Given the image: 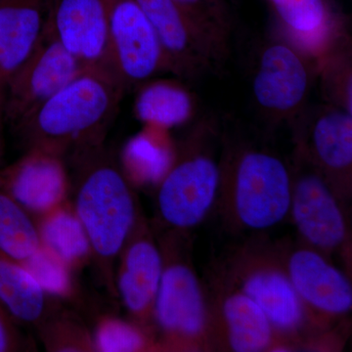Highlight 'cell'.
<instances>
[{
  "label": "cell",
  "instance_id": "obj_1",
  "mask_svg": "<svg viewBox=\"0 0 352 352\" xmlns=\"http://www.w3.org/2000/svg\"><path fill=\"white\" fill-rule=\"evenodd\" d=\"M74 210L102 283L116 296L115 265L139 219L126 173L103 144L68 157Z\"/></svg>",
  "mask_w": 352,
  "mask_h": 352
},
{
  "label": "cell",
  "instance_id": "obj_2",
  "mask_svg": "<svg viewBox=\"0 0 352 352\" xmlns=\"http://www.w3.org/2000/svg\"><path fill=\"white\" fill-rule=\"evenodd\" d=\"M124 89L115 76L85 69L15 126L25 151L46 153L65 162L103 144Z\"/></svg>",
  "mask_w": 352,
  "mask_h": 352
},
{
  "label": "cell",
  "instance_id": "obj_3",
  "mask_svg": "<svg viewBox=\"0 0 352 352\" xmlns=\"http://www.w3.org/2000/svg\"><path fill=\"white\" fill-rule=\"evenodd\" d=\"M292 180L288 168L267 150L251 148L234 166L233 204L240 223L252 230L277 226L288 214Z\"/></svg>",
  "mask_w": 352,
  "mask_h": 352
},
{
  "label": "cell",
  "instance_id": "obj_4",
  "mask_svg": "<svg viewBox=\"0 0 352 352\" xmlns=\"http://www.w3.org/2000/svg\"><path fill=\"white\" fill-rule=\"evenodd\" d=\"M83 71L56 38L48 19L36 48L3 88L2 113L17 126Z\"/></svg>",
  "mask_w": 352,
  "mask_h": 352
},
{
  "label": "cell",
  "instance_id": "obj_5",
  "mask_svg": "<svg viewBox=\"0 0 352 352\" xmlns=\"http://www.w3.org/2000/svg\"><path fill=\"white\" fill-rule=\"evenodd\" d=\"M221 171L214 157L188 152L173 164L160 182L157 208L160 219L173 230L198 226L214 205Z\"/></svg>",
  "mask_w": 352,
  "mask_h": 352
},
{
  "label": "cell",
  "instance_id": "obj_6",
  "mask_svg": "<svg viewBox=\"0 0 352 352\" xmlns=\"http://www.w3.org/2000/svg\"><path fill=\"white\" fill-rule=\"evenodd\" d=\"M161 251L164 267L153 320L168 344L194 342L208 327L207 307L200 282L188 264L173 258L164 247Z\"/></svg>",
  "mask_w": 352,
  "mask_h": 352
},
{
  "label": "cell",
  "instance_id": "obj_7",
  "mask_svg": "<svg viewBox=\"0 0 352 352\" xmlns=\"http://www.w3.org/2000/svg\"><path fill=\"white\" fill-rule=\"evenodd\" d=\"M107 6L113 69L124 87L166 71L156 32L136 0H107Z\"/></svg>",
  "mask_w": 352,
  "mask_h": 352
},
{
  "label": "cell",
  "instance_id": "obj_8",
  "mask_svg": "<svg viewBox=\"0 0 352 352\" xmlns=\"http://www.w3.org/2000/svg\"><path fill=\"white\" fill-rule=\"evenodd\" d=\"M310 82L308 58L287 39H275L259 53L252 76V94L263 112L283 119L302 110Z\"/></svg>",
  "mask_w": 352,
  "mask_h": 352
},
{
  "label": "cell",
  "instance_id": "obj_9",
  "mask_svg": "<svg viewBox=\"0 0 352 352\" xmlns=\"http://www.w3.org/2000/svg\"><path fill=\"white\" fill-rule=\"evenodd\" d=\"M163 50L166 71L194 80L221 67V60L200 30L173 0H136Z\"/></svg>",
  "mask_w": 352,
  "mask_h": 352
},
{
  "label": "cell",
  "instance_id": "obj_10",
  "mask_svg": "<svg viewBox=\"0 0 352 352\" xmlns=\"http://www.w3.org/2000/svg\"><path fill=\"white\" fill-rule=\"evenodd\" d=\"M50 24L83 69L119 80L111 54L107 0H53Z\"/></svg>",
  "mask_w": 352,
  "mask_h": 352
},
{
  "label": "cell",
  "instance_id": "obj_11",
  "mask_svg": "<svg viewBox=\"0 0 352 352\" xmlns=\"http://www.w3.org/2000/svg\"><path fill=\"white\" fill-rule=\"evenodd\" d=\"M118 261L116 294L133 324L143 329L153 321L164 259L161 248L153 239L142 217H139Z\"/></svg>",
  "mask_w": 352,
  "mask_h": 352
},
{
  "label": "cell",
  "instance_id": "obj_12",
  "mask_svg": "<svg viewBox=\"0 0 352 352\" xmlns=\"http://www.w3.org/2000/svg\"><path fill=\"white\" fill-rule=\"evenodd\" d=\"M289 210L296 229L310 245L333 251L346 238L344 214L332 186L320 170H303L292 184Z\"/></svg>",
  "mask_w": 352,
  "mask_h": 352
},
{
  "label": "cell",
  "instance_id": "obj_13",
  "mask_svg": "<svg viewBox=\"0 0 352 352\" xmlns=\"http://www.w3.org/2000/svg\"><path fill=\"white\" fill-rule=\"evenodd\" d=\"M286 39L317 65L344 44L342 19L331 0H267Z\"/></svg>",
  "mask_w": 352,
  "mask_h": 352
},
{
  "label": "cell",
  "instance_id": "obj_14",
  "mask_svg": "<svg viewBox=\"0 0 352 352\" xmlns=\"http://www.w3.org/2000/svg\"><path fill=\"white\" fill-rule=\"evenodd\" d=\"M69 188L65 162L38 151H25L15 163L0 170V189L30 214L45 215L61 207Z\"/></svg>",
  "mask_w": 352,
  "mask_h": 352
},
{
  "label": "cell",
  "instance_id": "obj_15",
  "mask_svg": "<svg viewBox=\"0 0 352 352\" xmlns=\"http://www.w3.org/2000/svg\"><path fill=\"white\" fill-rule=\"evenodd\" d=\"M287 274L303 303L310 307L330 315L351 311V282L318 252L308 249L292 252Z\"/></svg>",
  "mask_w": 352,
  "mask_h": 352
},
{
  "label": "cell",
  "instance_id": "obj_16",
  "mask_svg": "<svg viewBox=\"0 0 352 352\" xmlns=\"http://www.w3.org/2000/svg\"><path fill=\"white\" fill-rule=\"evenodd\" d=\"M53 0H0V90L25 63L50 19Z\"/></svg>",
  "mask_w": 352,
  "mask_h": 352
},
{
  "label": "cell",
  "instance_id": "obj_17",
  "mask_svg": "<svg viewBox=\"0 0 352 352\" xmlns=\"http://www.w3.org/2000/svg\"><path fill=\"white\" fill-rule=\"evenodd\" d=\"M307 127V142L302 151L322 175H351L352 166V113L332 104L311 113Z\"/></svg>",
  "mask_w": 352,
  "mask_h": 352
},
{
  "label": "cell",
  "instance_id": "obj_18",
  "mask_svg": "<svg viewBox=\"0 0 352 352\" xmlns=\"http://www.w3.org/2000/svg\"><path fill=\"white\" fill-rule=\"evenodd\" d=\"M241 291L254 300L274 330L295 333L305 319V303L286 271L264 266L245 274Z\"/></svg>",
  "mask_w": 352,
  "mask_h": 352
},
{
  "label": "cell",
  "instance_id": "obj_19",
  "mask_svg": "<svg viewBox=\"0 0 352 352\" xmlns=\"http://www.w3.org/2000/svg\"><path fill=\"white\" fill-rule=\"evenodd\" d=\"M0 302L18 325L38 330L54 311L48 292L23 264L0 252Z\"/></svg>",
  "mask_w": 352,
  "mask_h": 352
},
{
  "label": "cell",
  "instance_id": "obj_20",
  "mask_svg": "<svg viewBox=\"0 0 352 352\" xmlns=\"http://www.w3.org/2000/svg\"><path fill=\"white\" fill-rule=\"evenodd\" d=\"M222 317L233 351L261 352L272 344L274 329L261 308L242 291L224 298Z\"/></svg>",
  "mask_w": 352,
  "mask_h": 352
},
{
  "label": "cell",
  "instance_id": "obj_21",
  "mask_svg": "<svg viewBox=\"0 0 352 352\" xmlns=\"http://www.w3.org/2000/svg\"><path fill=\"white\" fill-rule=\"evenodd\" d=\"M139 120L155 127H173L191 119L195 102L191 94L177 83L149 82L139 91L134 107Z\"/></svg>",
  "mask_w": 352,
  "mask_h": 352
},
{
  "label": "cell",
  "instance_id": "obj_22",
  "mask_svg": "<svg viewBox=\"0 0 352 352\" xmlns=\"http://www.w3.org/2000/svg\"><path fill=\"white\" fill-rule=\"evenodd\" d=\"M43 247L38 224L32 215L0 189V252L24 265Z\"/></svg>",
  "mask_w": 352,
  "mask_h": 352
},
{
  "label": "cell",
  "instance_id": "obj_23",
  "mask_svg": "<svg viewBox=\"0 0 352 352\" xmlns=\"http://www.w3.org/2000/svg\"><path fill=\"white\" fill-rule=\"evenodd\" d=\"M212 44L222 63L230 50L233 18L226 0H173Z\"/></svg>",
  "mask_w": 352,
  "mask_h": 352
},
{
  "label": "cell",
  "instance_id": "obj_24",
  "mask_svg": "<svg viewBox=\"0 0 352 352\" xmlns=\"http://www.w3.org/2000/svg\"><path fill=\"white\" fill-rule=\"evenodd\" d=\"M45 214L43 227L39 226L43 245L64 263H72L89 252L87 238L75 214L60 208Z\"/></svg>",
  "mask_w": 352,
  "mask_h": 352
},
{
  "label": "cell",
  "instance_id": "obj_25",
  "mask_svg": "<svg viewBox=\"0 0 352 352\" xmlns=\"http://www.w3.org/2000/svg\"><path fill=\"white\" fill-rule=\"evenodd\" d=\"M36 332L47 351H96L94 336L69 310L55 308Z\"/></svg>",
  "mask_w": 352,
  "mask_h": 352
},
{
  "label": "cell",
  "instance_id": "obj_26",
  "mask_svg": "<svg viewBox=\"0 0 352 352\" xmlns=\"http://www.w3.org/2000/svg\"><path fill=\"white\" fill-rule=\"evenodd\" d=\"M126 159L145 182H161L173 163L168 150L147 134L132 139L126 148Z\"/></svg>",
  "mask_w": 352,
  "mask_h": 352
},
{
  "label": "cell",
  "instance_id": "obj_27",
  "mask_svg": "<svg viewBox=\"0 0 352 352\" xmlns=\"http://www.w3.org/2000/svg\"><path fill=\"white\" fill-rule=\"evenodd\" d=\"M346 43L328 55L319 65L329 101L352 113V74Z\"/></svg>",
  "mask_w": 352,
  "mask_h": 352
},
{
  "label": "cell",
  "instance_id": "obj_28",
  "mask_svg": "<svg viewBox=\"0 0 352 352\" xmlns=\"http://www.w3.org/2000/svg\"><path fill=\"white\" fill-rule=\"evenodd\" d=\"M96 351H138L144 349L146 336L135 324L105 319L94 336Z\"/></svg>",
  "mask_w": 352,
  "mask_h": 352
},
{
  "label": "cell",
  "instance_id": "obj_29",
  "mask_svg": "<svg viewBox=\"0 0 352 352\" xmlns=\"http://www.w3.org/2000/svg\"><path fill=\"white\" fill-rule=\"evenodd\" d=\"M28 351H32L31 342L25 340L19 325L0 302V352Z\"/></svg>",
  "mask_w": 352,
  "mask_h": 352
},
{
  "label": "cell",
  "instance_id": "obj_30",
  "mask_svg": "<svg viewBox=\"0 0 352 352\" xmlns=\"http://www.w3.org/2000/svg\"><path fill=\"white\" fill-rule=\"evenodd\" d=\"M0 115L2 116V92L0 90Z\"/></svg>",
  "mask_w": 352,
  "mask_h": 352
},
{
  "label": "cell",
  "instance_id": "obj_31",
  "mask_svg": "<svg viewBox=\"0 0 352 352\" xmlns=\"http://www.w3.org/2000/svg\"><path fill=\"white\" fill-rule=\"evenodd\" d=\"M0 127H1V115H0ZM1 131V129H0ZM0 151H1V133H0Z\"/></svg>",
  "mask_w": 352,
  "mask_h": 352
}]
</instances>
